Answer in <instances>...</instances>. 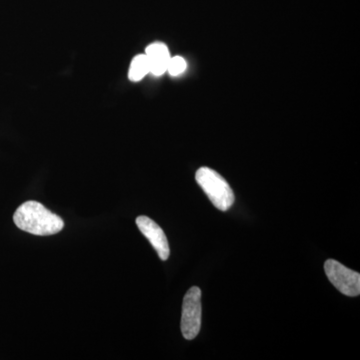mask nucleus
<instances>
[{
  "label": "nucleus",
  "mask_w": 360,
  "mask_h": 360,
  "mask_svg": "<svg viewBox=\"0 0 360 360\" xmlns=\"http://www.w3.org/2000/svg\"><path fill=\"white\" fill-rule=\"evenodd\" d=\"M13 221L21 231L46 236L63 231L65 222L37 201H26L16 210Z\"/></svg>",
  "instance_id": "1"
},
{
  "label": "nucleus",
  "mask_w": 360,
  "mask_h": 360,
  "mask_svg": "<svg viewBox=\"0 0 360 360\" xmlns=\"http://www.w3.org/2000/svg\"><path fill=\"white\" fill-rule=\"evenodd\" d=\"M195 179L217 210L227 212L233 205L236 200L233 191L219 172L210 167H200L196 172Z\"/></svg>",
  "instance_id": "2"
},
{
  "label": "nucleus",
  "mask_w": 360,
  "mask_h": 360,
  "mask_svg": "<svg viewBox=\"0 0 360 360\" xmlns=\"http://www.w3.org/2000/svg\"><path fill=\"white\" fill-rule=\"evenodd\" d=\"M202 317L201 290L193 286L187 291L184 298L181 315V333L187 340H193L200 333Z\"/></svg>",
  "instance_id": "3"
},
{
  "label": "nucleus",
  "mask_w": 360,
  "mask_h": 360,
  "mask_svg": "<svg viewBox=\"0 0 360 360\" xmlns=\"http://www.w3.org/2000/svg\"><path fill=\"white\" fill-rule=\"evenodd\" d=\"M324 270L329 281L340 291L342 295L359 296L360 295V274L359 272L347 269L335 259L326 260Z\"/></svg>",
  "instance_id": "4"
},
{
  "label": "nucleus",
  "mask_w": 360,
  "mask_h": 360,
  "mask_svg": "<svg viewBox=\"0 0 360 360\" xmlns=\"http://www.w3.org/2000/svg\"><path fill=\"white\" fill-rule=\"evenodd\" d=\"M136 224L141 233L148 239L149 243L158 252L161 260H167L169 257L170 250L167 236L162 229L148 217H139L136 219Z\"/></svg>",
  "instance_id": "5"
},
{
  "label": "nucleus",
  "mask_w": 360,
  "mask_h": 360,
  "mask_svg": "<svg viewBox=\"0 0 360 360\" xmlns=\"http://www.w3.org/2000/svg\"><path fill=\"white\" fill-rule=\"evenodd\" d=\"M146 58H148L149 72L155 77H160L167 72L170 54L167 45L161 42H155L146 49Z\"/></svg>",
  "instance_id": "6"
},
{
  "label": "nucleus",
  "mask_w": 360,
  "mask_h": 360,
  "mask_svg": "<svg viewBox=\"0 0 360 360\" xmlns=\"http://www.w3.org/2000/svg\"><path fill=\"white\" fill-rule=\"evenodd\" d=\"M149 73L148 58L146 54H139L132 59L129 71V78L131 82H141Z\"/></svg>",
  "instance_id": "7"
},
{
  "label": "nucleus",
  "mask_w": 360,
  "mask_h": 360,
  "mask_svg": "<svg viewBox=\"0 0 360 360\" xmlns=\"http://www.w3.org/2000/svg\"><path fill=\"white\" fill-rule=\"evenodd\" d=\"M187 68L186 61L180 56H174L170 58L169 63H168L167 71L172 77H179L186 71Z\"/></svg>",
  "instance_id": "8"
}]
</instances>
